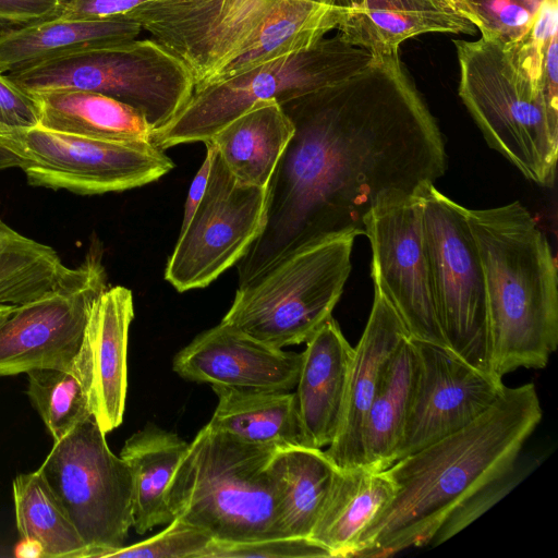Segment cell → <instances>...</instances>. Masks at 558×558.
Segmentation results:
<instances>
[{
    "instance_id": "cell-1",
    "label": "cell",
    "mask_w": 558,
    "mask_h": 558,
    "mask_svg": "<svg viewBox=\"0 0 558 558\" xmlns=\"http://www.w3.org/2000/svg\"><path fill=\"white\" fill-rule=\"evenodd\" d=\"M280 105L294 131L266 186L263 229L235 265L240 284L313 243L364 234L381 198L416 194L447 169L436 120L399 54Z\"/></svg>"
},
{
    "instance_id": "cell-2",
    "label": "cell",
    "mask_w": 558,
    "mask_h": 558,
    "mask_svg": "<svg viewBox=\"0 0 558 558\" xmlns=\"http://www.w3.org/2000/svg\"><path fill=\"white\" fill-rule=\"evenodd\" d=\"M543 416L534 384L505 387L476 420L386 469L395 494L351 557H385L432 538L464 500L510 472Z\"/></svg>"
},
{
    "instance_id": "cell-3",
    "label": "cell",
    "mask_w": 558,
    "mask_h": 558,
    "mask_svg": "<svg viewBox=\"0 0 558 558\" xmlns=\"http://www.w3.org/2000/svg\"><path fill=\"white\" fill-rule=\"evenodd\" d=\"M482 263L490 371L543 368L558 345V279L551 247L519 202L466 209Z\"/></svg>"
},
{
    "instance_id": "cell-4",
    "label": "cell",
    "mask_w": 558,
    "mask_h": 558,
    "mask_svg": "<svg viewBox=\"0 0 558 558\" xmlns=\"http://www.w3.org/2000/svg\"><path fill=\"white\" fill-rule=\"evenodd\" d=\"M460 68L459 96L488 145L524 177L543 186L555 181L558 125L542 93L546 47L526 35L502 43L481 37L453 41Z\"/></svg>"
},
{
    "instance_id": "cell-5",
    "label": "cell",
    "mask_w": 558,
    "mask_h": 558,
    "mask_svg": "<svg viewBox=\"0 0 558 558\" xmlns=\"http://www.w3.org/2000/svg\"><path fill=\"white\" fill-rule=\"evenodd\" d=\"M275 451L206 424L166 490L173 519L221 543L287 537L279 488L268 470Z\"/></svg>"
},
{
    "instance_id": "cell-6",
    "label": "cell",
    "mask_w": 558,
    "mask_h": 558,
    "mask_svg": "<svg viewBox=\"0 0 558 558\" xmlns=\"http://www.w3.org/2000/svg\"><path fill=\"white\" fill-rule=\"evenodd\" d=\"M355 236L313 243L239 286L221 323L278 349L306 342L332 317Z\"/></svg>"
},
{
    "instance_id": "cell-7",
    "label": "cell",
    "mask_w": 558,
    "mask_h": 558,
    "mask_svg": "<svg viewBox=\"0 0 558 558\" xmlns=\"http://www.w3.org/2000/svg\"><path fill=\"white\" fill-rule=\"evenodd\" d=\"M7 75L28 94L98 93L140 111L154 131L168 124L195 87L191 69L151 37L85 49Z\"/></svg>"
},
{
    "instance_id": "cell-8",
    "label": "cell",
    "mask_w": 558,
    "mask_h": 558,
    "mask_svg": "<svg viewBox=\"0 0 558 558\" xmlns=\"http://www.w3.org/2000/svg\"><path fill=\"white\" fill-rule=\"evenodd\" d=\"M372 59L367 50L348 44L338 34L324 37L307 50L195 88L177 116L153 132L151 143L165 150L206 142L255 104L270 99L283 104L328 87L360 72Z\"/></svg>"
},
{
    "instance_id": "cell-9",
    "label": "cell",
    "mask_w": 558,
    "mask_h": 558,
    "mask_svg": "<svg viewBox=\"0 0 558 558\" xmlns=\"http://www.w3.org/2000/svg\"><path fill=\"white\" fill-rule=\"evenodd\" d=\"M38 470L87 547L82 558L124 546L133 522L132 473L93 416L53 441Z\"/></svg>"
},
{
    "instance_id": "cell-10",
    "label": "cell",
    "mask_w": 558,
    "mask_h": 558,
    "mask_svg": "<svg viewBox=\"0 0 558 558\" xmlns=\"http://www.w3.org/2000/svg\"><path fill=\"white\" fill-rule=\"evenodd\" d=\"M417 194L434 298L447 347L471 365L492 372L484 276L466 208L441 194L434 183L424 185Z\"/></svg>"
},
{
    "instance_id": "cell-11",
    "label": "cell",
    "mask_w": 558,
    "mask_h": 558,
    "mask_svg": "<svg viewBox=\"0 0 558 558\" xmlns=\"http://www.w3.org/2000/svg\"><path fill=\"white\" fill-rule=\"evenodd\" d=\"M0 141L22 157L20 169L31 185L80 195L140 187L174 168L150 142L101 141L40 126L11 131Z\"/></svg>"
},
{
    "instance_id": "cell-12",
    "label": "cell",
    "mask_w": 558,
    "mask_h": 558,
    "mask_svg": "<svg viewBox=\"0 0 558 558\" xmlns=\"http://www.w3.org/2000/svg\"><path fill=\"white\" fill-rule=\"evenodd\" d=\"M208 143L213 155L206 191L180 230L165 269V279L179 292L205 288L235 266L265 220L266 187L240 182Z\"/></svg>"
},
{
    "instance_id": "cell-13",
    "label": "cell",
    "mask_w": 558,
    "mask_h": 558,
    "mask_svg": "<svg viewBox=\"0 0 558 558\" xmlns=\"http://www.w3.org/2000/svg\"><path fill=\"white\" fill-rule=\"evenodd\" d=\"M107 288L101 253L92 248L54 290L14 307L0 323V376L71 371L92 306Z\"/></svg>"
},
{
    "instance_id": "cell-14",
    "label": "cell",
    "mask_w": 558,
    "mask_h": 558,
    "mask_svg": "<svg viewBox=\"0 0 558 558\" xmlns=\"http://www.w3.org/2000/svg\"><path fill=\"white\" fill-rule=\"evenodd\" d=\"M375 291L393 308L413 340L448 349L438 319L424 242L418 194L381 198L365 219Z\"/></svg>"
},
{
    "instance_id": "cell-15",
    "label": "cell",
    "mask_w": 558,
    "mask_h": 558,
    "mask_svg": "<svg viewBox=\"0 0 558 558\" xmlns=\"http://www.w3.org/2000/svg\"><path fill=\"white\" fill-rule=\"evenodd\" d=\"M411 340L415 371L398 460L472 423L506 387L445 347Z\"/></svg>"
},
{
    "instance_id": "cell-16",
    "label": "cell",
    "mask_w": 558,
    "mask_h": 558,
    "mask_svg": "<svg viewBox=\"0 0 558 558\" xmlns=\"http://www.w3.org/2000/svg\"><path fill=\"white\" fill-rule=\"evenodd\" d=\"M134 318L130 289L107 288L92 306L72 365L88 397L93 417L108 434L123 421L128 391V341Z\"/></svg>"
},
{
    "instance_id": "cell-17",
    "label": "cell",
    "mask_w": 558,
    "mask_h": 558,
    "mask_svg": "<svg viewBox=\"0 0 558 558\" xmlns=\"http://www.w3.org/2000/svg\"><path fill=\"white\" fill-rule=\"evenodd\" d=\"M300 365L301 353L270 347L221 322L172 360V369L185 380L274 391L295 388Z\"/></svg>"
},
{
    "instance_id": "cell-18",
    "label": "cell",
    "mask_w": 558,
    "mask_h": 558,
    "mask_svg": "<svg viewBox=\"0 0 558 558\" xmlns=\"http://www.w3.org/2000/svg\"><path fill=\"white\" fill-rule=\"evenodd\" d=\"M410 337L384 296L375 291L364 331L349 368L338 427L326 456L338 469L364 465L363 428L381 375L400 343Z\"/></svg>"
},
{
    "instance_id": "cell-19",
    "label": "cell",
    "mask_w": 558,
    "mask_h": 558,
    "mask_svg": "<svg viewBox=\"0 0 558 558\" xmlns=\"http://www.w3.org/2000/svg\"><path fill=\"white\" fill-rule=\"evenodd\" d=\"M339 14L338 35L373 58L399 54L400 45L426 33L474 34L450 0H328Z\"/></svg>"
},
{
    "instance_id": "cell-20",
    "label": "cell",
    "mask_w": 558,
    "mask_h": 558,
    "mask_svg": "<svg viewBox=\"0 0 558 558\" xmlns=\"http://www.w3.org/2000/svg\"><path fill=\"white\" fill-rule=\"evenodd\" d=\"M289 0H210L163 44L193 72L195 87L233 60ZM327 3V0H316Z\"/></svg>"
},
{
    "instance_id": "cell-21",
    "label": "cell",
    "mask_w": 558,
    "mask_h": 558,
    "mask_svg": "<svg viewBox=\"0 0 558 558\" xmlns=\"http://www.w3.org/2000/svg\"><path fill=\"white\" fill-rule=\"evenodd\" d=\"M305 343L294 393L306 444L322 449L338 427L353 347L332 317Z\"/></svg>"
},
{
    "instance_id": "cell-22",
    "label": "cell",
    "mask_w": 558,
    "mask_h": 558,
    "mask_svg": "<svg viewBox=\"0 0 558 558\" xmlns=\"http://www.w3.org/2000/svg\"><path fill=\"white\" fill-rule=\"evenodd\" d=\"M393 494L395 485L386 471L366 465L336 468L308 538L325 548L330 557H351L363 531Z\"/></svg>"
},
{
    "instance_id": "cell-23",
    "label": "cell",
    "mask_w": 558,
    "mask_h": 558,
    "mask_svg": "<svg viewBox=\"0 0 558 558\" xmlns=\"http://www.w3.org/2000/svg\"><path fill=\"white\" fill-rule=\"evenodd\" d=\"M138 23L116 17H51L0 36V72L10 73L85 49L138 38Z\"/></svg>"
},
{
    "instance_id": "cell-24",
    "label": "cell",
    "mask_w": 558,
    "mask_h": 558,
    "mask_svg": "<svg viewBox=\"0 0 558 558\" xmlns=\"http://www.w3.org/2000/svg\"><path fill=\"white\" fill-rule=\"evenodd\" d=\"M218 404L211 428L243 441L275 450L308 447L298 412L295 393L211 386Z\"/></svg>"
},
{
    "instance_id": "cell-25",
    "label": "cell",
    "mask_w": 558,
    "mask_h": 558,
    "mask_svg": "<svg viewBox=\"0 0 558 558\" xmlns=\"http://www.w3.org/2000/svg\"><path fill=\"white\" fill-rule=\"evenodd\" d=\"M294 126L275 100L255 104L209 140L242 183L266 187Z\"/></svg>"
},
{
    "instance_id": "cell-26",
    "label": "cell",
    "mask_w": 558,
    "mask_h": 558,
    "mask_svg": "<svg viewBox=\"0 0 558 558\" xmlns=\"http://www.w3.org/2000/svg\"><path fill=\"white\" fill-rule=\"evenodd\" d=\"M38 126L111 142H150L154 129L133 107L92 92L57 89L32 95Z\"/></svg>"
},
{
    "instance_id": "cell-27",
    "label": "cell",
    "mask_w": 558,
    "mask_h": 558,
    "mask_svg": "<svg viewBox=\"0 0 558 558\" xmlns=\"http://www.w3.org/2000/svg\"><path fill=\"white\" fill-rule=\"evenodd\" d=\"M187 447L180 436L154 424L125 440L120 458L132 473V527L137 534L173 519L165 494Z\"/></svg>"
},
{
    "instance_id": "cell-28",
    "label": "cell",
    "mask_w": 558,
    "mask_h": 558,
    "mask_svg": "<svg viewBox=\"0 0 558 558\" xmlns=\"http://www.w3.org/2000/svg\"><path fill=\"white\" fill-rule=\"evenodd\" d=\"M338 21V11L331 4L316 0H289L263 23L240 53L203 86L231 78L274 59L307 50L336 29Z\"/></svg>"
},
{
    "instance_id": "cell-29",
    "label": "cell",
    "mask_w": 558,
    "mask_h": 558,
    "mask_svg": "<svg viewBox=\"0 0 558 558\" xmlns=\"http://www.w3.org/2000/svg\"><path fill=\"white\" fill-rule=\"evenodd\" d=\"M415 371V353L405 338L389 360L363 428L364 465L385 471L398 460Z\"/></svg>"
},
{
    "instance_id": "cell-30",
    "label": "cell",
    "mask_w": 558,
    "mask_h": 558,
    "mask_svg": "<svg viewBox=\"0 0 558 558\" xmlns=\"http://www.w3.org/2000/svg\"><path fill=\"white\" fill-rule=\"evenodd\" d=\"M268 470L279 488L287 537L308 538L336 466L322 449L300 446L276 450Z\"/></svg>"
},
{
    "instance_id": "cell-31",
    "label": "cell",
    "mask_w": 558,
    "mask_h": 558,
    "mask_svg": "<svg viewBox=\"0 0 558 558\" xmlns=\"http://www.w3.org/2000/svg\"><path fill=\"white\" fill-rule=\"evenodd\" d=\"M16 527L41 557L82 558L86 545L39 470L21 473L12 484Z\"/></svg>"
},
{
    "instance_id": "cell-32",
    "label": "cell",
    "mask_w": 558,
    "mask_h": 558,
    "mask_svg": "<svg viewBox=\"0 0 558 558\" xmlns=\"http://www.w3.org/2000/svg\"><path fill=\"white\" fill-rule=\"evenodd\" d=\"M69 270L51 246L24 236L0 217V306L47 295Z\"/></svg>"
},
{
    "instance_id": "cell-33",
    "label": "cell",
    "mask_w": 558,
    "mask_h": 558,
    "mask_svg": "<svg viewBox=\"0 0 558 558\" xmlns=\"http://www.w3.org/2000/svg\"><path fill=\"white\" fill-rule=\"evenodd\" d=\"M26 375V395L53 441L93 416L86 391L72 371L41 368Z\"/></svg>"
},
{
    "instance_id": "cell-34",
    "label": "cell",
    "mask_w": 558,
    "mask_h": 558,
    "mask_svg": "<svg viewBox=\"0 0 558 558\" xmlns=\"http://www.w3.org/2000/svg\"><path fill=\"white\" fill-rule=\"evenodd\" d=\"M483 37L521 40L531 29L543 0H464Z\"/></svg>"
},
{
    "instance_id": "cell-35",
    "label": "cell",
    "mask_w": 558,
    "mask_h": 558,
    "mask_svg": "<svg viewBox=\"0 0 558 558\" xmlns=\"http://www.w3.org/2000/svg\"><path fill=\"white\" fill-rule=\"evenodd\" d=\"M211 541L202 530L174 518L158 534L136 544L111 549L104 557L199 558Z\"/></svg>"
},
{
    "instance_id": "cell-36",
    "label": "cell",
    "mask_w": 558,
    "mask_h": 558,
    "mask_svg": "<svg viewBox=\"0 0 558 558\" xmlns=\"http://www.w3.org/2000/svg\"><path fill=\"white\" fill-rule=\"evenodd\" d=\"M530 470L531 468L518 469L515 464L510 472L487 484L464 500L445 520L432 538L429 546H437L464 530L513 489Z\"/></svg>"
},
{
    "instance_id": "cell-37",
    "label": "cell",
    "mask_w": 558,
    "mask_h": 558,
    "mask_svg": "<svg viewBox=\"0 0 558 558\" xmlns=\"http://www.w3.org/2000/svg\"><path fill=\"white\" fill-rule=\"evenodd\" d=\"M330 557L329 553L306 537H277L242 543L211 541L199 558H302Z\"/></svg>"
},
{
    "instance_id": "cell-38",
    "label": "cell",
    "mask_w": 558,
    "mask_h": 558,
    "mask_svg": "<svg viewBox=\"0 0 558 558\" xmlns=\"http://www.w3.org/2000/svg\"><path fill=\"white\" fill-rule=\"evenodd\" d=\"M210 0H151L126 13L125 19L138 23L143 31L163 44Z\"/></svg>"
},
{
    "instance_id": "cell-39",
    "label": "cell",
    "mask_w": 558,
    "mask_h": 558,
    "mask_svg": "<svg viewBox=\"0 0 558 558\" xmlns=\"http://www.w3.org/2000/svg\"><path fill=\"white\" fill-rule=\"evenodd\" d=\"M39 110L35 98L0 72V125L9 131L38 126Z\"/></svg>"
},
{
    "instance_id": "cell-40",
    "label": "cell",
    "mask_w": 558,
    "mask_h": 558,
    "mask_svg": "<svg viewBox=\"0 0 558 558\" xmlns=\"http://www.w3.org/2000/svg\"><path fill=\"white\" fill-rule=\"evenodd\" d=\"M61 0H0V36L56 17Z\"/></svg>"
},
{
    "instance_id": "cell-41",
    "label": "cell",
    "mask_w": 558,
    "mask_h": 558,
    "mask_svg": "<svg viewBox=\"0 0 558 558\" xmlns=\"http://www.w3.org/2000/svg\"><path fill=\"white\" fill-rule=\"evenodd\" d=\"M148 1L151 0H61L58 16L85 20L122 17Z\"/></svg>"
},
{
    "instance_id": "cell-42",
    "label": "cell",
    "mask_w": 558,
    "mask_h": 558,
    "mask_svg": "<svg viewBox=\"0 0 558 558\" xmlns=\"http://www.w3.org/2000/svg\"><path fill=\"white\" fill-rule=\"evenodd\" d=\"M542 93L548 116L558 125V34L550 38L544 53Z\"/></svg>"
},
{
    "instance_id": "cell-43",
    "label": "cell",
    "mask_w": 558,
    "mask_h": 558,
    "mask_svg": "<svg viewBox=\"0 0 558 558\" xmlns=\"http://www.w3.org/2000/svg\"><path fill=\"white\" fill-rule=\"evenodd\" d=\"M205 145L206 156L190 185V190L184 204L183 219L180 230H183L187 226L206 191L210 172L213 148L208 142H205Z\"/></svg>"
},
{
    "instance_id": "cell-44",
    "label": "cell",
    "mask_w": 558,
    "mask_h": 558,
    "mask_svg": "<svg viewBox=\"0 0 558 558\" xmlns=\"http://www.w3.org/2000/svg\"><path fill=\"white\" fill-rule=\"evenodd\" d=\"M22 165V157L0 141V170L15 167L21 168Z\"/></svg>"
},
{
    "instance_id": "cell-45",
    "label": "cell",
    "mask_w": 558,
    "mask_h": 558,
    "mask_svg": "<svg viewBox=\"0 0 558 558\" xmlns=\"http://www.w3.org/2000/svg\"><path fill=\"white\" fill-rule=\"evenodd\" d=\"M19 556H32V557H41V550L39 546L35 543L23 541V544L17 548Z\"/></svg>"
},
{
    "instance_id": "cell-46",
    "label": "cell",
    "mask_w": 558,
    "mask_h": 558,
    "mask_svg": "<svg viewBox=\"0 0 558 558\" xmlns=\"http://www.w3.org/2000/svg\"><path fill=\"white\" fill-rule=\"evenodd\" d=\"M14 307L0 306V323L8 317Z\"/></svg>"
},
{
    "instance_id": "cell-47",
    "label": "cell",
    "mask_w": 558,
    "mask_h": 558,
    "mask_svg": "<svg viewBox=\"0 0 558 558\" xmlns=\"http://www.w3.org/2000/svg\"><path fill=\"white\" fill-rule=\"evenodd\" d=\"M9 132H11V131H9V130L4 129L2 125H0V138L2 136H4L5 134H8Z\"/></svg>"
}]
</instances>
